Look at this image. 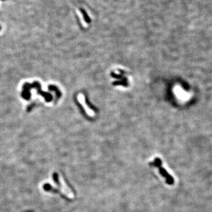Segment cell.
Listing matches in <instances>:
<instances>
[{"label": "cell", "instance_id": "6da1fadb", "mask_svg": "<svg viewBox=\"0 0 212 212\" xmlns=\"http://www.w3.org/2000/svg\"><path fill=\"white\" fill-rule=\"evenodd\" d=\"M54 179L56 183H58L59 190L61 191V192L68 198H73L74 197V193L67 184L65 183L63 176L60 175L56 173L54 175Z\"/></svg>", "mask_w": 212, "mask_h": 212}, {"label": "cell", "instance_id": "7a4b0ae2", "mask_svg": "<svg viewBox=\"0 0 212 212\" xmlns=\"http://www.w3.org/2000/svg\"><path fill=\"white\" fill-rule=\"evenodd\" d=\"M149 164L152 166H154L158 169V170H159V172H160V175L166 179V183L168 184H170V185L173 184L174 183L173 178L167 173V171L166 170V169H164L162 167V162L161 160V159L158 158H156L154 159L153 162L150 163Z\"/></svg>", "mask_w": 212, "mask_h": 212}, {"label": "cell", "instance_id": "3957f363", "mask_svg": "<svg viewBox=\"0 0 212 212\" xmlns=\"http://www.w3.org/2000/svg\"><path fill=\"white\" fill-rule=\"evenodd\" d=\"M31 86V88H35L37 89V92H38L39 94H40L41 96H43L45 99L46 101L47 102H50L51 100L52 99V96L50 95V94L49 93H47L46 92H44L41 90V84H39V83L37 82H34L33 84H30Z\"/></svg>", "mask_w": 212, "mask_h": 212}, {"label": "cell", "instance_id": "277c9868", "mask_svg": "<svg viewBox=\"0 0 212 212\" xmlns=\"http://www.w3.org/2000/svg\"><path fill=\"white\" fill-rule=\"evenodd\" d=\"M31 88L30 83H25L22 86L21 96L25 100H30L31 98Z\"/></svg>", "mask_w": 212, "mask_h": 212}, {"label": "cell", "instance_id": "5b68a950", "mask_svg": "<svg viewBox=\"0 0 212 212\" xmlns=\"http://www.w3.org/2000/svg\"><path fill=\"white\" fill-rule=\"evenodd\" d=\"M78 101L80 102L81 103H82V105L84 106V107L86 109V110L87 111V113L90 114V116H93L94 114L93 113H92V111L91 110H90V109H88L87 107V105L85 104L86 103H84V96L82 95V94H80L78 97Z\"/></svg>", "mask_w": 212, "mask_h": 212}, {"label": "cell", "instance_id": "8992f818", "mask_svg": "<svg viewBox=\"0 0 212 212\" xmlns=\"http://www.w3.org/2000/svg\"><path fill=\"white\" fill-rule=\"evenodd\" d=\"M0 30H1V26H0Z\"/></svg>", "mask_w": 212, "mask_h": 212}]
</instances>
